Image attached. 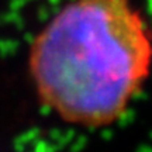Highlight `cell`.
<instances>
[{
  "label": "cell",
  "mask_w": 152,
  "mask_h": 152,
  "mask_svg": "<svg viewBox=\"0 0 152 152\" xmlns=\"http://www.w3.org/2000/svg\"><path fill=\"white\" fill-rule=\"evenodd\" d=\"M39 102L64 123H117L152 73V27L134 0H69L28 48Z\"/></svg>",
  "instance_id": "1"
}]
</instances>
